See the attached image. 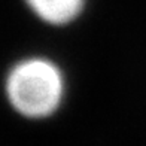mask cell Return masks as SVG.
I'll use <instances>...</instances> for the list:
<instances>
[{
	"instance_id": "1",
	"label": "cell",
	"mask_w": 146,
	"mask_h": 146,
	"mask_svg": "<svg viewBox=\"0 0 146 146\" xmlns=\"http://www.w3.org/2000/svg\"><path fill=\"white\" fill-rule=\"evenodd\" d=\"M6 96L19 115L43 119L60 108L64 78L51 60L31 57L18 61L6 78Z\"/></svg>"
},
{
	"instance_id": "2",
	"label": "cell",
	"mask_w": 146,
	"mask_h": 146,
	"mask_svg": "<svg viewBox=\"0 0 146 146\" xmlns=\"http://www.w3.org/2000/svg\"><path fill=\"white\" fill-rule=\"evenodd\" d=\"M37 18L51 25H67L81 15L85 0H25Z\"/></svg>"
}]
</instances>
